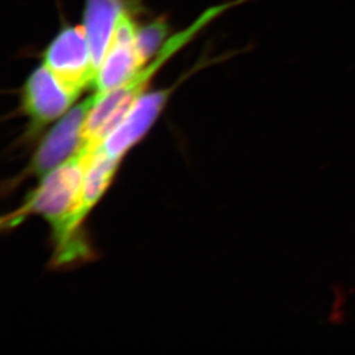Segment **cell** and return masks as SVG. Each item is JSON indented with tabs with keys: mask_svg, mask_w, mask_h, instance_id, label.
<instances>
[{
	"mask_svg": "<svg viewBox=\"0 0 355 355\" xmlns=\"http://www.w3.org/2000/svg\"><path fill=\"white\" fill-rule=\"evenodd\" d=\"M99 148L85 145L78 155L40 178L36 189L1 221L3 229L12 230L34 215L43 218L52 232L53 263L57 267L90 257V248L83 236L75 232L74 218L85 173Z\"/></svg>",
	"mask_w": 355,
	"mask_h": 355,
	"instance_id": "6da1fadb",
	"label": "cell"
},
{
	"mask_svg": "<svg viewBox=\"0 0 355 355\" xmlns=\"http://www.w3.org/2000/svg\"><path fill=\"white\" fill-rule=\"evenodd\" d=\"M234 6L235 3L232 0L205 10L184 31H180L166 40L157 57L151 62H148V66L145 64L144 67L139 69L134 78L104 94L94 92V105L84 122V143L94 146H101L105 138L114 130V128L125 116L131 106L141 94L146 92L148 83L155 78L159 69L174 57L178 51H181L187 44L190 43L207 24Z\"/></svg>",
	"mask_w": 355,
	"mask_h": 355,
	"instance_id": "7a4b0ae2",
	"label": "cell"
},
{
	"mask_svg": "<svg viewBox=\"0 0 355 355\" xmlns=\"http://www.w3.org/2000/svg\"><path fill=\"white\" fill-rule=\"evenodd\" d=\"M92 105L94 94L71 107L54 123L53 127L44 135L28 167L14 180L15 184L29 178L40 180L78 155L87 145L84 143L83 125Z\"/></svg>",
	"mask_w": 355,
	"mask_h": 355,
	"instance_id": "3957f363",
	"label": "cell"
},
{
	"mask_svg": "<svg viewBox=\"0 0 355 355\" xmlns=\"http://www.w3.org/2000/svg\"><path fill=\"white\" fill-rule=\"evenodd\" d=\"M78 97L80 94L68 90L44 64L36 68L21 92V110L28 118V139L37 138L60 120Z\"/></svg>",
	"mask_w": 355,
	"mask_h": 355,
	"instance_id": "277c9868",
	"label": "cell"
},
{
	"mask_svg": "<svg viewBox=\"0 0 355 355\" xmlns=\"http://www.w3.org/2000/svg\"><path fill=\"white\" fill-rule=\"evenodd\" d=\"M43 64L75 94L94 85L97 69L83 26L64 27L46 47Z\"/></svg>",
	"mask_w": 355,
	"mask_h": 355,
	"instance_id": "5b68a950",
	"label": "cell"
},
{
	"mask_svg": "<svg viewBox=\"0 0 355 355\" xmlns=\"http://www.w3.org/2000/svg\"><path fill=\"white\" fill-rule=\"evenodd\" d=\"M182 82L183 78L173 87L141 94L114 130L105 138L101 144L103 151L111 158L122 160L151 130L171 94Z\"/></svg>",
	"mask_w": 355,
	"mask_h": 355,
	"instance_id": "8992f818",
	"label": "cell"
},
{
	"mask_svg": "<svg viewBox=\"0 0 355 355\" xmlns=\"http://www.w3.org/2000/svg\"><path fill=\"white\" fill-rule=\"evenodd\" d=\"M137 26L127 10L119 17L107 53L98 69L94 80V92L104 94L120 87L137 74L145 64L136 47Z\"/></svg>",
	"mask_w": 355,
	"mask_h": 355,
	"instance_id": "52a82bcc",
	"label": "cell"
},
{
	"mask_svg": "<svg viewBox=\"0 0 355 355\" xmlns=\"http://www.w3.org/2000/svg\"><path fill=\"white\" fill-rule=\"evenodd\" d=\"M123 10L122 0H85L83 27L97 71L107 53Z\"/></svg>",
	"mask_w": 355,
	"mask_h": 355,
	"instance_id": "ba28073f",
	"label": "cell"
},
{
	"mask_svg": "<svg viewBox=\"0 0 355 355\" xmlns=\"http://www.w3.org/2000/svg\"><path fill=\"white\" fill-rule=\"evenodd\" d=\"M121 161L106 155L101 146L92 157L85 173L80 205L74 218V230L78 235L83 236L82 227L84 221L111 187Z\"/></svg>",
	"mask_w": 355,
	"mask_h": 355,
	"instance_id": "9c48e42d",
	"label": "cell"
},
{
	"mask_svg": "<svg viewBox=\"0 0 355 355\" xmlns=\"http://www.w3.org/2000/svg\"><path fill=\"white\" fill-rule=\"evenodd\" d=\"M168 24L164 19H157L143 27L137 28L136 47L143 64H146L152 57L159 53L166 43Z\"/></svg>",
	"mask_w": 355,
	"mask_h": 355,
	"instance_id": "30bf717a",
	"label": "cell"
}]
</instances>
